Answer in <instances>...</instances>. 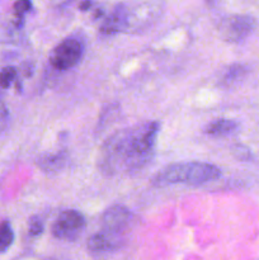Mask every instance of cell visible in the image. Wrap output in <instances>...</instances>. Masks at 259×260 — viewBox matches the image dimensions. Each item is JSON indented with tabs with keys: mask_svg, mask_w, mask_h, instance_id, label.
<instances>
[{
	"mask_svg": "<svg viewBox=\"0 0 259 260\" xmlns=\"http://www.w3.org/2000/svg\"><path fill=\"white\" fill-rule=\"evenodd\" d=\"M159 131V122L154 121L117 132L102 147V170L114 174L144 168L154 155Z\"/></svg>",
	"mask_w": 259,
	"mask_h": 260,
	"instance_id": "obj_1",
	"label": "cell"
},
{
	"mask_svg": "<svg viewBox=\"0 0 259 260\" xmlns=\"http://www.w3.org/2000/svg\"><path fill=\"white\" fill-rule=\"evenodd\" d=\"M221 177L220 168L203 161L178 162L165 167L152 179L156 187L172 184H205Z\"/></svg>",
	"mask_w": 259,
	"mask_h": 260,
	"instance_id": "obj_2",
	"label": "cell"
},
{
	"mask_svg": "<svg viewBox=\"0 0 259 260\" xmlns=\"http://www.w3.org/2000/svg\"><path fill=\"white\" fill-rule=\"evenodd\" d=\"M84 52V46L81 41L76 38H66L58 43L50 55V63L53 69L58 71H65L73 69L81 60Z\"/></svg>",
	"mask_w": 259,
	"mask_h": 260,
	"instance_id": "obj_3",
	"label": "cell"
},
{
	"mask_svg": "<svg viewBox=\"0 0 259 260\" xmlns=\"http://www.w3.org/2000/svg\"><path fill=\"white\" fill-rule=\"evenodd\" d=\"M85 228V217L75 210H68L60 213L52 225V235L56 239L74 241L80 236Z\"/></svg>",
	"mask_w": 259,
	"mask_h": 260,
	"instance_id": "obj_4",
	"label": "cell"
},
{
	"mask_svg": "<svg viewBox=\"0 0 259 260\" xmlns=\"http://www.w3.org/2000/svg\"><path fill=\"white\" fill-rule=\"evenodd\" d=\"M256 20L246 14H235L221 20L220 33L223 40L229 42H240L253 33Z\"/></svg>",
	"mask_w": 259,
	"mask_h": 260,
	"instance_id": "obj_5",
	"label": "cell"
},
{
	"mask_svg": "<svg viewBox=\"0 0 259 260\" xmlns=\"http://www.w3.org/2000/svg\"><path fill=\"white\" fill-rule=\"evenodd\" d=\"M130 8L121 4L117 5L111 14L106 18L101 25V33L103 36H113L128 29L130 27Z\"/></svg>",
	"mask_w": 259,
	"mask_h": 260,
	"instance_id": "obj_6",
	"label": "cell"
},
{
	"mask_svg": "<svg viewBox=\"0 0 259 260\" xmlns=\"http://www.w3.org/2000/svg\"><path fill=\"white\" fill-rule=\"evenodd\" d=\"M131 212L123 206H112L104 212L102 221H103L104 230L109 233L121 234L126 226H128L131 221Z\"/></svg>",
	"mask_w": 259,
	"mask_h": 260,
	"instance_id": "obj_7",
	"label": "cell"
},
{
	"mask_svg": "<svg viewBox=\"0 0 259 260\" xmlns=\"http://www.w3.org/2000/svg\"><path fill=\"white\" fill-rule=\"evenodd\" d=\"M119 245H121L119 234L109 233L106 230L94 234L88 240V248L93 253H107V251L116 250Z\"/></svg>",
	"mask_w": 259,
	"mask_h": 260,
	"instance_id": "obj_8",
	"label": "cell"
},
{
	"mask_svg": "<svg viewBox=\"0 0 259 260\" xmlns=\"http://www.w3.org/2000/svg\"><path fill=\"white\" fill-rule=\"evenodd\" d=\"M239 129V123L233 119H226L220 118L216 121L210 122L206 126L205 132L212 137H223V136H230V135L235 134Z\"/></svg>",
	"mask_w": 259,
	"mask_h": 260,
	"instance_id": "obj_9",
	"label": "cell"
},
{
	"mask_svg": "<svg viewBox=\"0 0 259 260\" xmlns=\"http://www.w3.org/2000/svg\"><path fill=\"white\" fill-rule=\"evenodd\" d=\"M66 159H68L66 154L61 151L57 152V154H50L42 156L38 161V165L45 172H57L66 164Z\"/></svg>",
	"mask_w": 259,
	"mask_h": 260,
	"instance_id": "obj_10",
	"label": "cell"
},
{
	"mask_svg": "<svg viewBox=\"0 0 259 260\" xmlns=\"http://www.w3.org/2000/svg\"><path fill=\"white\" fill-rule=\"evenodd\" d=\"M14 241V233L8 221L0 223V253H4Z\"/></svg>",
	"mask_w": 259,
	"mask_h": 260,
	"instance_id": "obj_11",
	"label": "cell"
},
{
	"mask_svg": "<svg viewBox=\"0 0 259 260\" xmlns=\"http://www.w3.org/2000/svg\"><path fill=\"white\" fill-rule=\"evenodd\" d=\"M14 14H15V24L18 27H22L23 23H24V15L27 14L28 12H30L32 9V3L28 2V0H20V2H17L14 4Z\"/></svg>",
	"mask_w": 259,
	"mask_h": 260,
	"instance_id": "obj_12",
	"label": "cell"
},
{
	"mask_svg": "<svg viewBox=\"0 0 259 260\" xmlns=\"http://www.w3.org/2000/svg\"><path fill=\"white\" fill-rule=\"evenodd\" d=\"M18 76L17 69L13 66H7V68L0 70V88L8 89L15 81Z\"/></svg>",
	"mask_w": 259,
	"mask_h": 260,
	"instance_id": "obj_13",
	"label": "cell"
},
{
	"mask_svg": "<svg viewBox=\"0 0 259 260\" xmlns=\"http://www.w3.org/2000/svg\"><path fill=\"white\" fill-rule=\"evenodd\" d=\"M28 230H29L30 236H40L43 233V222L41 221V218L37 217V216L30 217Z\"/></svg>",
	"mask_w": 259,
	"mask_h": 260,
	"instance_id": "obj_14",
	"label": "cell"
},
{
	"mask_svg": "<svg viewBox=\"0 0 259 260\" xmlns=\"http://www.w3.org/2000/svg\"><path fill=\"white\" fill-rule=\"evenodd\" d=\"M9 119V112H8L7 106L3 102H0V132L5 128Z\"/></svg>",
	"mask_w": 259,
	"mask_h": 260,
	"instance_id": "obj_15",
	"label": "cell"
},
{
	"mask_svg": "<svg viewBox=\"0 0 259 260\" xmlns=\"http://www.w3.org/2000/svg\"><path fill=\"white\" fill-rule=\"evenodd\" d=\"M90 7H91V3L90 2H85V3H83V4H80L81 10H86V9H88V8H90Z\"/></svg>",
	"mask_w": 259,
	"mask_h": 260,
	"instance_id": "obj_16",
	"label": "cell"
}]
</instances>
